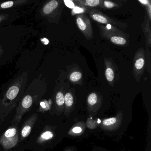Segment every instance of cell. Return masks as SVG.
I'll return each instance as SVG.
<instances>
[{
	"mask_svg": "<svg viewBox=\"0 0 151 151\" xmlns=\"http://www.w3.org/2000/svg\"><path fill=\"white\" fill-rule=\"evenodd\" d=\"M105 74H106V78L108 81L109 82H112L113 81L114 78V74L112 69L110 68H107L106 70Z\"/></svg>",
	"mask_w": 151,
	"mask_h": 151,
	"instance_id": "obj_7",
	"label": "cell"
},
{
	"mask_svg": "<svg viewBox=\"0 0 151 151\" xmlns=\"http://www.w3.org/2000/svg\"><path fill=\"white\" fill-rule=\"evenodd\" d=\"M99 0H86V5L91 7H95L99 4Z\"/></svg>",
	"mask_w": 151,
	"mask_h": 151,
	"instance_id": "obj_16",
	"label": "cell"
},
{
	"mask_svg": "<svg viewBox=\"0 0 151 151\" xmlns=\"http://www.w3.org/2000/svg\"><path fill=\"white\" fill-rule=\"evenodd\" d=\"M53 134L51 132L47 131L44 132L41 134V137L44 139H51L52 138Z\"/></svg>",
	"mask_w": 151,
	"mask_h": 151,
	"instance_id": "obj_17",
	"label": "cell"
},
{
	"mask_svg": "<svg viewBox=\"0 0 151 151\" xmlns=\"http://www.w3.org/2000/svg\"><path fill=\"white\" fill-rule=\"evenodd\" d=\"M58 5V2L56 1L53 0L45 5L44 7L43 11L46 14H49L57 7Z\"/></svg>",
	"mask_w": 151,
	"mask_h": 151,
	"instance_id": "obj_1",
	"label": "cell"
},
{
	"mask_svg": "<svg viewBox=\"0 0 151 151\" xmlns=\"http://www.w3.org/2000/svg\"><path fill=\"white\" fill-rule=\"evenodd\" d=\"M64 102L68 106L70 107L73 105V96L70 93H66L64 96Z\"/></svg>",
	"mask_w": 151,
	"mask_h": 151,
	"instance_id": "obj_9",
	"label": "cell"
},
{
	"mask_svg": "<svg viewBox=\"0 0 151 151\" xmlns=\"http://www.w3.org/2000/svg\"><path fill=\"white\" fill-rule=\"evenodd\" d=\"M92 17L94 21L100 23L106 24L108 22L106 18L99 14H94L93 15Z\"/></svg>",
	"mask_w": 151,
	"mask_h": 151,
	"instance_id": "obj_6",
	"label": "cell"
},
{
	"mask_svg": "<svg viewBox=\"0 0 151 151\" xmlns=\"http://www.w3.org/2000/svg\"><path fill=\"white\" fill-rule=\"evenodd\" d=\"M145 64V60L143 58H139L136 61L135 66L138 70L141 69L144 67Z\"/></svg>",
	"mask_w": 151,
	"mask_h": 151,
	"instance_id": "obj_13",
	"label": "cell"
},
{
	"mask_svg": "<svg viewBox=\"0 0 151 151\" xmlns=\"http://www.w3.org/2000/svg\"><path fill=\"white\" fill-rule=\"evenodd\" d=\"M88 102L91 105H94L97 102V96L96 93H92L88 98Z\"/></svg>",
	"mask_w": 151,
	"mask_h": 151,
	"instance_id": "obj_12",
	"label": "cell"
},
{
	"mask_svg": "<svg viewBox=\"0 0 151 151\" xmlns=\"http://www.w3.org/2000/svg\"><path fill=\"white\" fill-rule=\"evenodd\" d=\"M84 11V9H83L81 8L75 7L73 9V12L75 13V14H80V13H83Z\"/></svg>",
	"mask_w": 151,
	"mask_h": 151,
	"instance_id": "obj_21",
	"label": "cell"
},
{
	"mask_svg": "<svg viewBox=\"0 0 151 151\" xmlns=\"http://www.w3.org/2000/svg\"><path fill=\"white\" fill-rule=\"evenodd\" d=\"M139 1L143 4H146L147 3V1H140V0H139Z\"/></svg>",
	"mask_w": 151,
	"mask_h": 151,
	"instance_id": "obj_23",
	"label": "cell"
},
{
	"mask_svg": "<svg viewBox=\"0 0 151 151\" xmlns=\"http://www.w3.org/2000/svg\"><path fill=\"white\" fill-rule=\"evenodd\" d=\"M31 128L29 125H26L23 129L22 132V135L24 137H27L30 133Z\"/></svg>",
	"mask_w": 151,
	"mask_h": 151,
	"instance_id": "obj_14",
	"label": "cell"
},
{
	"mask_svg": "<svg viewBox=\"0 0 151 151\" xmlns=\"http://www.w3.org/2000/svg\"><path fill=\"white\" fill-rule=\"evenodd\" d=\"M82 129L79 127H75V128L73 129V130H72L73 132L76 133H80V132H82Z\"/></svg>",
	"mask_w": 151,
	"mask_h": 151,
	"instance_id": "obj_22",
	"label": "cell"
},
{
	"mask_svg": "<svg viewBox=\"0 0 151 151\" xmlns=\"http://www.w3.org/2000/svg\"><path fill=\"white\" fill-rule=\"evenodd\" d=\"M76 23L80 30L84 32L87 29V25L85 21L81 17L79 16L76 19Z\"/></svg>",
	"mask_w": 151,
	"mask_h": 151,
	"instance_id": "obj_3",
	"label": "cell"
},
{
	"mask_svg": "<svg viewBox=\"0 0 151 151\" xmlns=\"http://www.w3.org/2000/svg\"><path fill=\"white\" fill-rule=\"evenodd\" d=\"M17 134V130L15 128L9 129L5 133V137L7 138H11L14 137Z\"/></svg>",
	"mask_w": 151,
	"mask_h": 151,
	"instance_id": "obj_10",
	"label": "cell"
},
{
	"mask_svg": "<svg viewBox=\"0 0 151 151\" xmlns=\"http://www.w3.org/2000/svg\"><path fill=\"white\" fill-rule=\"evenodd\" d=\"M14 3L13 1H7V2H4L1 4V8L3 9L9 8L11 7L14 5Z\"/></svg>",
	"mask_w": 151,
	"mask_h": 151,
	"instance_id": "obj_18",
	"label": "cell"
},
{
	"mask_svg": "<svg viewBox=\"0 0 151 151\" xmlns=\"http://www.w3.org/2000/svg\"><path fill=\"white\" fill-rule=\"evenodd\" d=\"M0 20H1V18H0Z\"/></svg>",
	"mask_w": 151,
	"mask_h": 151,
	"instance_id": "obj_24",
	"label": "cell"
},
{
	"mask_svg": "<svg viewBox=\"0 0 151 151\" xmlns=\"http://www.w3.org/2000/svg\"><path fill=\"white\" fill-rule=\"evenodd\" d=\"M104 5H105V7L108 9L112 8L115 6L114 3L109 1H104Z\"/></svg>",
	"mask_w": 151,
	"mask_h": 151,
	"instance_id": "obj_20",
	"label": "cell"
},
{
	"mask_svg": "<svg viewBox=\"0 0 151 151\" xmlns=\"http://www.w3.org/2000/svg\"><path fill=\"white\" fill-rule=\"evenodd\" d=\"M116 122V118L115 117H112V118H108V119H105L103 121V124L106 126L111 125L115 123Z\"/></svg>",
	"mask_w": 151,
	"mask_h": 151,
	"instance_id": "obj_15",
	"label": "cell"
},
{
	"mask_svg": "<svg viewBox=\"0 0 151 151\" xmlns=\"http://www.w3.org/2000/svg\"><path fill=\"white\" fill-rule=\"evenodd\" d=\"M56 101L59 106H62L64 103V96L62 93L58 92L56 94Z\"/></svg>",
	"mask_w": 151,
	"mask_h": 151,
	"instance_id": "obj_11",
	"label": "cell"
},
{
	"mask_svg": "<svg viewBox=\"0 0 151 151\" xmlns=\"http://www.w3.org/2000/svg\"><path fill=\"white\" fill-rule=\"evenodd\" d=\"M32 103V98L30 95H27L24 98L22 102V105L24 108L28 109L30 107Z\"/></svg>",
	"mask_w": 151,
	"mask_h": 151,
	"instance_id": "obj_4",
	"label": "cell"
},
{
	"mask_svg": "<svg viewBox=\"0 0 151 151\" xmlns=\"http://www.w3.org/2000/svg\"><path fill=\"white\" fill-rule=\"evenodd\" d=\"M65 5L68 7L70 9H74L75 8V4L73 3V1H68V0H65L64 1Z\"/></svg>",
	"mask_w": 151,
	"mask_h": 151,
	"instance_id": "obj_19",
	"label": "cell"
},
{
	"mask_svg": "<svg viewBox=\"0 0 151 151\" xmlns=\"http://www.w3.org/2000/svg\"><path fill=\"white\" fill-rule=\"evenodd\" d=\"M82 76V74L80 72L75 71L71 73V75L70 76V79L72 82H77L81 79Z\"/></svg>",
	"mask_w": 151,
	"mask_h": 151,
	"instance_id": "obj_8",
	"label": "cell"
},
{
	"mask_svg": "<svg viewBox=\"0 0 151 151\" xmlns=\"http://www.w3.org/2000/svg\"><path fill=\"white\" fill-rule=\"evenodd\" d=\"M19 92V88L16 86H13L9 88L6 93L7 97L10 100H13L17 96Z\"/></svg>",
	"mask_w": 151,
	"mask_h": 151,
	"instance_id": "obj_2",
	"label": "cell"
},
{
	"mask_svg": "<svg viewBox=\"0 0 151 151\" xmlns=\"http://www.w3.org/2000/svg\"><path fill=\"white\" fill-rule=\"evenodd\" d=\"M111 41L114 44L119 45H124L126 41L123 38L119 37H113L111 38Z\"/></svg>",
	"mask_w": 151,
	"mask_h": 151,
	"instance_id": "obj_5",
	"label": "cell"
}]
</instances>
